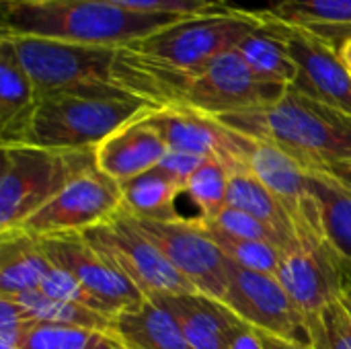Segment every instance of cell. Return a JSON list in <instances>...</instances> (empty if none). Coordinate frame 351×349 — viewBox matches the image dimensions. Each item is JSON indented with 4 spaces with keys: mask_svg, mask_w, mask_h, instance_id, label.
Returning <instances> with one entry per match:
<instances>
[{
    "mask_svg": "<svg viewBox=\"0 0 351 349\" xmlns=\"http://www.w3.org/2000/svg\"><path fill=\"white\" fill-rule=\"evenodd\" d=\"M39 245L49 261L70 272L109 317L115 319L121 311L136 306L146 298L123 274L99 255L82 234L41 239Z\"/></svg>",
    "mask_w": 351,
    "mask_h": 349,
    "instance_id": "cell-15",
    "label": "cell"
},
{
    "mask_svg": "<svg viewBox=\"0 0 351 349\" xmlns=\"http://www.w3.org/2000/svg\"><path fill=\"white\" fill-rule=\"evenodd\" d=\"M230 171L218 158H206V163L185 183V193L197 208L199 220H214L226 206Z\"/></svg>",
    "mask_w": 351,
    "mask_h": 349,
    "instance_id": "cell-29",
    "label": "cell"
},
{
    "mask_svg": "<svg viewBox=\"0 0 351 349\" xmlns=\"http://www.w3.org/2000/svg\"><path fill=\"white\" fill-rule=\"evenodd\" d=\"M259 335H261V339H263V346H265V349H311V348H304V346L290 344V341H284V339H278V337L267 335V333H261V331H259Z\"/></svg>",
    "mask_w": 351,
    "mask_h": 349,
    "instance_id": "cell-38",
    "label": "cell"
},
{
    "mask_svg": "<svg viewBox=\"0 0 351 349\" xmlns=\"http://www.w3.org/2000/svg\"><path fill=\"white\" fill-rule=\"evenodd\" d=\"M134 222L199 294L216 300L224 298L230 278V259L214 243L199 218L167 222L134 218Z\"/></svg>",
    "mask_w": 351,
    "mask_h": 349,
    "instance_id": "cell-10",
    "label": "cell"
},
{
    "mask_svg": "<svg viewBox=\"0 0 351 349\" xmlns=\"http://www.w3.org/2000/svg\"><path fill=\"white\" fill-rule=\"evenodd\" d=\"M0 296L14 298L29 290H39L51 269L49 257L37 239L23 232L0 237Z\"/></svg>",
    "mask_w": 351,
    "mask_h": 349,
    "instance_id": "cell-19",
    "label": "cell"
},
{
    "mask_svg": "<svg viewBox=\"0 0 351 349\" xmlns=\"http://www.w3.org/2000/svg\"><path fill=\"white\" fill-rule=\"evenodd\" d=\"M0 37L12 45L33 82L37 99L60 93L119 88L115 82L119 47L84 45L35 35L2 33Z\"/></svg>",
    "mask_w": 351,
    "mask_h": 349,
    "instance_id": "cell-6",
    "label": "cell"
},
{
    "mask_svg": "<svg viewBox=\"0 0 351 349\" xmlns=\"http://www.w3.org/2000/svg\"><path fill=\"white\" fill-rule=\"evenodd\" d=\"M146 119L162 136L171 150L218 158L230 173L247 169L245 154L249 138L226 128L212 115L185 107H158L150 109Z\"/></svg>",
    "mask_w": 351,
    "mask_h": 349,
    "instance_id": "cell-14",
    "label": "cell"
},
{
    "mask_svg": "<svg viewBox=\"0 0 351 349\" xmlns=\"http://www.w3.org/2000/svg\"><path fill=\"white\" fill-rule=\"evenodd\" d=\"M37 321L12 298L0 296V344L21 348L25 335Z\"/></svg>",
    "mask_w": 351,
    "mask_h": 349,
    "instance_id": "cell-34",
    "label": "cell"
},
{
    "mask_svg": "<svg viewBox=\"0 0 351 349\" xmlns=\"http://www.w3.org/2000/svg\"><path fill=\"white\" fill-rule=\"evenodd\" d=\"M37 95L8 39L0 37V134L16 128L35 107Z\"/></svg>",
    "mask_w": 351,
    "mask_h": 349,
    "instance_id": "cell-25",
    "label": "cell"
},
{
    "mask_svg": "<svg viewBox=\"0 0 351 349\" xmlns=\"http://www.w3.org/2000/svg\"><path fill=\"white\" fill-rule=\"evenodd\" d=\"M276 278L298 309L304 315H313L341 300L351 282V267L325 239H311L284 253Z\"/></svg>",
    "mask_w": 351,
    "mask_h": 349,
    "instance_id": "cell-12",
    "label": "cell"
},
{
    "mask_svg": "<svg viewBox=\"0 0 351 349\" xmlns=\"http://www.w3.org/2000/svg\"><path fill=\"white\" fill-rule=\"evenodd\" d=\"M226 349H265V346L257 329L232 315L226 329Z\"/></svg>",
    "mask_w": 351,
    "mask_h": 349,
    "instance_id": "cell-36",
    "label": "cell"
},
{
    "mask_svg": "<svg viewBox=\"0 0 351 349\" xmlns=\"http://www.w3.org/2000/svg\"><path fill=\"white\" fill-rule=\"evenodd\" d=\"M308 183L319 206L323 239L351 267V189L325 171H308Z\"/></svg>",
    "mask_w": 351,
    "mask_h": 349,
    "instance_id": "cell-20",
    "label": "cell"
},
{
    "mask_svg": "<svg viewBox=\"0 0 351 349\" xmlns=\"http://www.w3.org/2000/svg\"><path fill=\"white\" fill-rule=\"evenodd\" d=\"M339 53H341V58L346 60V64L350 66V70H351V39L350 41H346V43L339 47Z\"/></svg>",
    "mask_w": 351,
    "mask_h": 349,
    "instance_id": "cell-39",
    "label": "cell"
},
{
    "mask_svg": "<svg viewBox=\"0 0 351 349\" xmlns=\"http://www.w3.org/2000/svg\"><path fill=\"white\" fill-rule=\"evenodd\" d=\"M269 10L278 19L300 25L337 47L351 39V0H274Z\"/></svg>",
    "mask_w": 351,
    "mask_h": 349,
    "instance_id": "cell-22",
    "label": "cell"
},
{
    "mask_svg": "<svg viewBox=\"0 0 351 349\" xmlns=\"http://www.w3.org/2000/svg\"><path fill=\"white\" fill-rule=\"evenodd\" d=\"M216 119L243 136L278 146L308 171L351 160V117L296 88H288L276 103Z\"/></svg>",
    "mask_w": 351,
    "mask_h": 349,
    "instance_id": "cell-1",
    "label": "cell"
},
{
    "mask_svg": "<svg viewBox=\"0 0 351 349\" xmlns=\"http://www.w3.org/2000/svg\"><path fill=\"white\" fill-rule=\"evenodd\" d=\"M121 210V185L97 167L74 177L56 197L31 214L16 232L31 239L82 234Z\"/></svg>",
    "mask_w": 351,
    "mask_h": 349,
    "instance_id": "cell-8",
    "label": "cell"
},
{
    "mask_svg": "<svg viewBox=\"0 0 351 349\" xmlns=\"http://www.w3.org/2000/svg\"><path fill=\"white\" fill-rule=\"evenodd\" d=\"M245 167L284 206V210L294 222L298 243L323 239L319 206L308 183V169L302 163H298L294 156L274 144L249 138Z\"/></svg>",
    "mask_w": 351,
    "mask_h": 349,
    "instance_id": "cell-13",
    "label": "cell"
},
{
    "mask_svg": "<svg viewBox=\"0 0 351 349\" xmlns=\"http://www.w3.org/2000/svg\"><path fill=\"white\" fill-rule=\"evenodd\" d=\"M39 292L51 300H62V302H76V304H82V306H88L97 313H103V306L80 286V282L66 269L58 267V265H51V269L47 272V276L43 278L41 286H39ZM109 317V315H107Z\"/></svg>",
    "mask_w": 351,
    "mask_h": 349,
    "instance_id": "cell-32",
    "label": "cell"
},
{
    "mask_svg": "<svg viewBox=\"0 0 351 349\" xmlns=\"http://www.w3.org/2000/svg\"><path fill=\"white\" fill-rule=\"evenodd\" d=\"M183 193V185L160 169H152L121 183V210L144 220H181L177 200Z\"/></svg>",
    "mask_w": 351,
    "mask_h": 349,
    "instance_id": "cell-21",
    "label": "cell"
},
{
    "mask_svg": "<svg viewBox=\"0 0 351 349\" xmlns=\"http://www.w3.org/2000/svg\"><path fill=\"white\" fill-rule=\"evenodd\" d=\"M204 222V220H202ZM208 234L214 239V243L222 249V253L239 267L257 272V274H267V276H278L280 263L284 253L263 241H251V239H241L234 234H228L220 230L218 226L204 222Z\"/></svg>",
    "mask_w": 351,
    "mask_h": 349,
    "instance_id": "cell-27",
    "label": "cell"
},
{
    "mask_svg": "<svg viewBox=\"0 0 351 349\" xmlns=\"http://www.w3.org/2000/svg\"><path fill=\"white\" fill-rule=\"evenodd\" d=\"M265 16L298 68L290 88L351 117V70L339 47L300 25L278 19L271 10H265Z\"/></svg>",
    "mask_w": 351,
    "mask_h": 349,
    "instance_id": "cell-9",
    "label": "cell"
},
{
    "mask_svg": "<svg viewBox=\"0 0 351 349\" xmlns=\"http://www.w3.org/2000/svg\"><path fill=\"white\" fill-rule=\"evenodd\" d=\"M226 206L255 216L257 220L276 228L286 241H290L292 245H298V234H296L292 218L288 216L284 206L278 202V197L249 169L230 173Z\"/></svg>",
    "mask_w": 351,
    "mask_h": 349,
    "instance_id": "cell-23",
    "label": "cell"
},
{
    "mask_svg": "<svg viewBox=\"0 0 351 349\" xmlns=\"http://www.w3.org/2000/svg\"><path fill=\"white\" fill-rule=\"evenodd\" d=\"M179 323L191 349H226L232 311L204 294H171L158 298Z\"/></svg>",
    "mask_w": 351,
    "mask_h": 349,
    "instance_id": "cell-18",
    "label": "cell"
},
{
    "mask_svg": "<svg viewBox=\"0 0 351 349\" xmlns=\"http://www.w3.org/2000/svg\"><path fill=\"white\" fill-rule=\"evenodd\" d=\"M341 302H343V306L348 309V313H350L351 317V282L348 284V288L343 290V294H341Z\"/></svg>",
    "mask_w": 351,
    "mask_h": 349,
    "instance_id": "cell-40",
    "label": "cell"
},
{
    "mask_svg": "<svg viewBox=\"0 0 351 349\" xmlns=\"http://www.w3.org/2000/svg\"><path fill=\"white\" fill-rule=\"evenodd\" d=\"M97 167L95 150H49L25 144L2 146L0 237L56 197L74 177Z\"/></svg>",
    "mask_w": 351,
    "mask_h": 349,
    "instance_id": "cell-5",
    "label": "cell"
},
{
    "mask_svg": "<svg viewBox=\"0 0 351 349\" xmlns=\"http://www.w3.org/2000/svg\"><path fill=\"white\" fill-rule=\"evenodd\" d=\"M0 349H21V348H14V346H6V344H0Z\"/></svg>",
    "mask_w": 351,
    "mask_h": 349,
    "instance_id": "cell-41",
    "label": "cell"
},
{
    "mask_svg": "<svg viewBox=\"0 0 351 349\" xmlns=\"http://www.w3.org/2000/svg\"><path fill=\"white\" fill-rule=\"evenodd\" d=\"M2 33L125 47L181 19L142 14L109 0H2Z\"/></svg>",
    "mask_w": 351,
    "mask_h": 349,
    "instance_id": "cell-3",
    "label": "cell"
},
{
    "mask_svg": "<svg viewBox=\"0 0 351 349\" xmlns=\"http://www.w3.org/2000/svg\"><path fill=\"white\" fill-rule=\"evenodd\" d=\"M263 25V10H245L218 2L210 10L181 16L125 47L156 64L193 72L214 58L237 49L247 35Z\"/></svg>",
    "mask_w": 351,
    "mask_h": 349,
    "instance_id": "cell-4",
    "label": "cell"
},
{
    "mask_svg": "<svg viewBox=\"0 0 351 349\" xmlns=\"http://www.w3.org/2000/svg\"><path fill=\"white\" fill-rule=\"evenodd\" d=\"M21 349H123L121 344L107 333L70 327L35 323L25 335Z\"/></svg>",
    "mask_w": 351,
    "mask_h": 349,
    "instance_id": "cell-28",
    "label": "cell"
},
{
    "mask_svg": "<svg viewBox=\"0 0 351 349\" xmlns=\"http://www.w3.org/2000/svg\"><path fill=\"white\" fill-rule=\"evenodd\" d=\"M117 6H123L142 14H175L189 16L204 10H210L222 0H109Z\"/></svg>",
    "mask_w": 351,
    "mask_h": 349,
    "instance_id": "cell-33",
    "label": "cell"
},
{
    "mask_svg": "<svg viewBox=\"0 0 351 349\" xmlns=\"http://www.w3.org/2000/svg\"><path fill=\"white\" fill-rule=\"evenodd\" d=\"M206 163L204 156L197 154H189V152H181V150H167V154L162 156V160L158 163L156 169H160L162 173H167L173 181H177L179 185H183L191 179V175Z\"/></svg>",
    "mask_w": 351,
    "mask_h": 349,
    "instance_id": "cell-35",
    "label": "cell"
},
{
    "mask_svg": "<svg viewBox=\"0 0 351 349\" xmlns=\"http://www.w3.org/2000/svg\"><path fill=\"white\" fill-rule=\"evenodd\" d=\"M311 349H351V317L341 300L306 315Z\"/></svg>",
    "mask_w": 351,
    "mask_h": 349,
    "instance_id": "cell-30",
    "label": "cell"
},
{
    "mask_svg": "<svg viewBox=\"0 0 351 349\" xmlns=\"http://www.w3.org/2000/svg\"><path fill=\"white\" fill-rule=\"evenodd\" d=\"M237 51L243 56V60L261 80L284 84V86H292L296 82L298 68L284 41L271 31L267 16H265V25L259 31L247 35L239 43Z\"/></svg>",
    "mask_w": 351,
    "mask_h": 349,
    "instance_id": "cell-24",
    "label": "cell"
},
{
    "mask_svg": "<svg viewBox=\"0 0 351 349\" xmlns=\"http://www.w3.org/2000/svg\"><path fill=\"white\" fill-rule=\"evenodd\" d=\"M150 103L121 91H80L37 99L31 113L2 132V146L25 144L49 150H95L113 132L148 113Z\"/></svg>",
    "mask_w": 351,
    "mask_h": 349,
    "instance_id": "cell-2",
    "label": "cell"
},
{
    "mask_svg": "<svg viewBox=\"0 0 351 349\" xmlns=\"http://www.w3.org/2000/svg\"><path fill=\"white\" fill-rule=\"evenodd\" d=\"M206 222V220H204ZM210 224L218 226L220 230L228 232V234H234V237H241V239H251V241H263V243H269L274 247H278L282 253L294 249L296 245H292L290 241H286L276 228H271L269 224L257 220L255 216L243 212V210H237V208H230V206H224L218 216L214 220H208Z\"/></svg>",
    "mask_w": 351,
    "mask_h": 349,
    "instance_id": "cell-31",
    "label": "cell"
},
{
    "mask_svg": "<svg viewBox=\"0 0 351 349\" xmlns=\"http://www.w3.org/2000/svg\"><path fill=\"white\" fill-rule=\"evenodd\" d=\"M6 298V296H2ZM19 302L37 323H51V325H70L80 329H90L99 333L113 335V317L97 313L88 306L76 302H62L43 296L39 290H29L12 298Z\"/></svg>",
    "mask_w": 351,
    "mask_h": 349,
    "instance_id": "cell-26",
    "label": "cell"
},
{
    "mask_svg": "<svg viewBox=\"0 0 351 349\" xmlns=\"http://www.w3.org/2000/svg\"><path fill=\"white\" fill-rule=\"evenodd\" d=\"M113 337L123 349H191L179 323L158 298L121 311L113 319Z\"/></svg>",
    "mask_w": 351,
    "mask_h": 349,
    "instance_id": "cell-17",
    "label": "cell"
},
{
    "mask_svg": "<svg viewBox=\"0 0 351 349\" xmlns=\"http://www.w3.org/2000/svg\"><path fill=\"white\" fill-rule=\"evenodd\" d=\"M220 302L253 329L311 348L306 315L276 276L249 272L230 261L228 290Z\"/></svg>",
    "mask_w": 351,
    "mask_h": 349,
    "instance_id": "cell-11",
    "label": "cell"
},
{
    "mask_svg": "<svg viewBox=\"0 0 351 349\" xmlns=\"http://www.w3.org/2000/svg\"><path fill=\"white\" fill-rule=\"evenodd\" d=\"M167 150V142L150 125L144 113L113 132L95 148L97 169L121 185L146 171L156 169Z\"/></svg>",
    "mask_w": 351,
    "mask_h": 349,
    "instance_id": "cell-16",
    "label": "cell"
},
{
    "mask_svg": "<svg viewBox=\"0 0 351 349\" xmlns=\"http://www.w3.org/2000/svg\"><path fill=\"white\" fill-rule=\"evenodd\" d=\"M82 237L146 298L197 294L195 286L162 255V251L123 210H119L113 218L84 230Z\"/></svg>",
    "mask_w": 351,
    "mask_h": 349,
    "instance_id": "cell-7",
    "label": "cell"
},
{
    "mask_svg": "<svg viewBox=\"0 0 351 349\" xmlns=\"http://www.w3.org/2000/svg\"><path fill=\"white\" fill-rule=\"evenodd\" d=\"M327 175L335 177L339 183H343L348 189H351V160L348 163H337V165H331L327 169H323Z\"/></svg>",
    "mask_w": 351,
    "mask_h": 349,
    "instance_id": "cell-37",
    "label": "cell"
},
{
    "mask_svg": "<svg viewBox=\"0 0 351 349\" xmlns=\"http://www.w3.org/2000/svg\"><path fill=\"white\" fill-rule=\"evenodd\" d=\"M222 2H224V0H222Z\"/></svg>",
    "mask_w": 351,
    "mask_h": 349,
    "instance_id": "cell-42",
    "label": "cell"
}]
</instances>
